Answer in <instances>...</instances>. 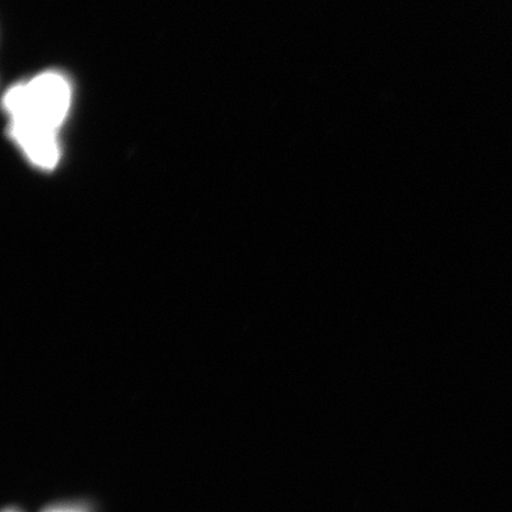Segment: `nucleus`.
<instances>
[{
	"label": "nucleus",
	"mask_w": 512,
	"mask_h": 512,
	"mask_svg": "<svg viewBox=\"0 0 512 512\" xmlns=\"http://www.w3.org/2000/svg\"><path fill=\"white\" fill-rule=\"evenodd\" d=\"M70 87L57 73H46L12 87L5 96L11 134L32 163L53 169L59 162L57 131L70 106Z\"/></svg>",
	"instance_id": "nucleus-1"
},
{
	"label": "nucleus",
	"mask_w": 512,
	"mask_h": 512,
	"mask_svg": "<svg viewBox=\"0 0 512 512\" xmlns=\"http://www.w3.org/2000/svg\"><path fill=\"white\" fill-rule=\"evenodd\" d=\"M46 512H88L86 508L79 507V505H62V507H55L47 510Z\"/></svg>",
	"instance_id": "nucleus-2"
},
{
	"label": "nucleus",
	"mask_w": 512,
	"mask_h": 512,
	"mask_svg": "<svg viewBox=\"0 0 512 512\" xmlns=\"http://www.w3.org/2000/svg\"><path fill=\"white\" fill-rule=\"evenodd\" d=\"M5 512H17V511H14V510H9V511H5Z\"/></svg>",
	"instance_id": "nucleus-3"
}]
</instances>
